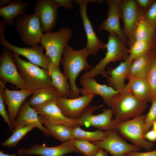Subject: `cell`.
I'll use <instances>...</instances> for the list:
<instances>
[{"label":"cell","instance_id":"obj_1","mask_svg":"<svg viewBox=\"0 0 156 156\" xmlns=\"http://www.w3.org/2000/svg\"><path fill=\"white\" fill-rule=\"evenodd\" d=\"M61 62L63 66L64 73L69 81V98H78L81 93V89L76 85L77 77L82 71L90 70L93 68L87 61V57L89 55L85 47L76 50L68 45L65 48Z\"/></svg>","mask_w":156,"mask_h":156},{"label":"cell","instance_id":"obj_2","mask_svg":"<svg viewBox=\"0 0 156 156\" xmlns=\"http://www.w3.org/2000/svg\"><path fill=\"white\" fill-rule=\"evenodd\" d=\"M146 103L137 99L128 90L124 88L114 98L110 108L115 118L112 120L109 130L116 124L142 114Z\"/></svg>","mask_w":156,"mask_h":156},{"label":"cell","instance_id":"obj_3","mask_svg":"<svg viewBox=\"0 0 156 156\" xmlns=\"http://www.w3.org/2000/svg\"><path fill=\"white\" fill-rule=\"evenodd\" d=\"M106 43L107 51L105 55L94 67L86 71L81 78L93 77L99 74L106 78L108 76L105 68L110 62L126 60L129 55V49L122 40L114 33H109Z\"/></svg>","mask_w":156,"mask_h":156},{"label":"cell","instance_id":"obj_4","mask_svg":"<svg viewBox=\"0 0 156 156\" xmlns=\"http://www.w3.org/2000/svg\"><path fill=\"white\" fill-rule=\"evenodd\" d=\"M13 54V58L18 72L28 89L34 92L44 88L52 86L50 76L47 70L29 61L21 58L19 55Z\"/></svg>","mask_w":156,"mask_h":156},{"label":"cell","instance_id":"obj_5","mask_svg":"<svg viewBox=\"0 0 156 156\" xmlns=\"http://www.w3.org/2000/svg\"><path fill=\"white\" fill-rule=\"evenodd\" d=\"M72 35V30L68 27L56 32L49 31L43 34L40 43L45 49V55L53 64L60 67L63 51Z\"/></svg>","mask_w":156,"mask_h":156},{"label":"cell","instance_id":"obj_6","mask_svg":"<svg viewBox=\"0 0 156 156\" xmlns=\"http://www.w3.org/2000/svg\"><path fill=\"white\" fill-rule=\"evenodd\" d=\"M145 117V115L142 114L116 124L113 129H115L133 144L149 151L152 149L153 144L144 137Z\"/></svg>","mask_w":156,"mask_h":156},{"label":"cell","instance_id":"obj_7","mask_svg":"<svg viewBox=\"0 0 156 156\" xmlns=\"http://www.w3.org/2000/svg\"><path fill=\"white\" fill-rule=\"evenodd\" d=\"M15 23L16 31L24 44L34 47L40 43L43 34L40 21L34 14L17 17Z\"/></svg>","mask_w":156,"mask_h":156},{"label":"cell","instance_id":"obj_8","mask_svg":"<svg viewBox=\"0 0 156 156\" xmlns=\"http://www.w3.org/2000/svg\"><path fill=\"white\" fill-rule=\"evenodd\" d=\"M6 29L5 24L2 21L0 22V44L1 45L19 55L26 57L31 63L47 70L51 62L49 58L43 53L44 48L42 45H37L31 48H21L15 46L5 39L4 31Z\"/></svg>","mask_w":156,"mask_h":156},{"label":"cell","instance_id":"obj_9","mask_svg":"<svg viewBox=\"0 0 156 156\" xmlns=\"http://www.w3.org/2000/svg\"><path fill=\"white\" fill-rule=\"evenodd\" d=\"M120 8L123 23L122 30L129 47L134 41L135 29L143 13L135 0H121Z\"/></svg>","mask_w":156,"mask_h":156},{"label":"cell","instance_id":"obj_10","mask_svg":"<svg viewBox=\"0 0 156 156\" xmlns=\"http://www.w3.org/2000/svg\"><path fill=\"white\" fill-rule=\"evenodd\" d=\"M105 131L106 135L103 139L91 142L107 151L112 156H123L128 153L140 150L136 146L125 141L115 129Z\"/></svg>","mask_w":156,"mask_h":156},{"label":"cell","instance_id":"obj_11","mask_svg":"<svg viewBox=\"0 0 156 156\" xmlns=\"http://www.w3.org/2000/svg\"><path fill=\"white\" fill-rule=\"evenodd\" d=\"M0 80L5 84L11 83L21 89L29 90L18 70L12 52L3 49L0 56Z\"/></svg>","mask_w":156,"mask_h":156},{"label":"cell","instance_id":"obj_12","mask_svg":"<svg viewBox=\"0 0 156 156\" xmlns=\"http://www.w3.org/2000/svg\"><path fill=\"white\" fill-rule=\"evenodd\" d=\"M75 2L79 6V13L87 37V44L85 47L89 55L96 54L101 49L106 48V44L101 41L96 36L87 14L86 6L90 3L101 2L100 0H75Z\"/></svg>","mask_w":156,"mask_h":156},{"label":"cell","instance_id":"obj_13","mask_svg":"<svg viewBox=\"0 0 156 156\" xmlns=\"http://www.w3.org/2000/svg\"><path fill=\"white\" fill-rule=\"evenodd\" d=\"M103 105L99 106H88L84 111L81 117L77 119L79 126H92L101 130H108L113 115L110 108L103 110L101 113L96 115L93 113L102 107Z\"/></svg>","mask_w":156,"mask_h":156},{"label":"cell","instance_id":"obj_14","mask_svg":"<svg viewBox=\"0 0 156 156\" xmlns=\"http://www.w3.org/2000/svg\"><path fill=\"white\" fill-rule=\"evenodd\" d=\"M95 95L90 94L74 99L59 96L56 99V103L65 116L70 119L77 120L81 117Z\"/></svg>","mask_w":156,"mask_h":156},{"label":"cell","instance_id":"obj_15","mask_svg":"<svg viewBox=\"0 0 156 156\" xmlns=\"http://www.w3.org/2000/svg\"><path fill=\"white\" fill-rule=\"evenodd\" d=\"M76 152L82 154L73 145L72 140L57 146L49 147L45 144H34L28 148H22L18 150L19 155H38L41 156H64L68 153Z\"/></svg>","mask_w":156,"mask_h":156},{"label":"cell","instance_id":"obj_16","mask_svg":"<svg viewBox=\"0 0 156 156\" xmlns=\"http://www.w3.org/2000/svg\"><path fill=\"white\" fill-rule=\"evenodd\" d=\"M34 109L40 115L39 118L42 125L43 122H47L53 124H62L71 127L79 126L77 119H70L63 115L56 104V99Z\"/></svg>","mask_w":156,"mask_h":156},{"label":"cell","instance_id":"obj_17","mask_svg":"<svg viewBox=\"0 0 156 156\" xmlns=\"http://www.w3.org/2000/svg\"><path fill=\"white\" fill-rule=\"evenodd\" d=\"M59 7L55 0H38L34 14L39 19L43 32L51 31L55 26Z\"/></svg>","mask_w":156,"mask_h":156},{"label":"cell","instance_id":"obj_18","mask_svg":"<svg viewBox=\"0 0 156 156\" xmlns=\"http://www.w3.org/2000/svg\"><path fill=\"white\" fill-rule=\"evenodd\" d=\"M121 0H107V17L99 26L100 30H105L109 33L116 34L128 46L127 41L122 29L120 28V20L121 18L120 8Z\"/></svg>","mask_w":156,"mask_h":156},{"label":"cell","instance_id":"obj_19","mask_svg":"<svg viewBox=\"0 0 156 156\" xmlns=\"http://www.w3.org/2000/svg\"><path fill=\"white\" fill-rule=\"evenodd\" d=\"M80 82L82 86L80 92L83 95H98L103 100L104 103L110 108L114 97L121 91H116L109 86L98 83L93 77L81 78Z\"/></svg>","mask_w":156,"mask_h":156},{"label":"cell","instance_id":"obj_20","mask_svg":"<svg viewBox=\"0 0 156 156\" xmlns=\"http://www.w3.org/2000/svg\"><path fill=\"white\" fill-rule=\"evenodd\" d=\"M37 111L29 104L27 100H26L20 108L12 125V131L21 127L31 125L39 129L45 135H50L48 131L41 123Z\"/></svg>","mask_w":156,"mask_h":156},{"label":"cell","instance_id":"obj_21","mask_svg":"<svg viewBox=\"0 0 156 156\" xmlns=\"http://www.w3.org/2000/svg\"><path fill=\"white\" fill-rule=\"evenodd\" d=\"M33 93L28 89L11 90L5 87L3 97L4 103L8 106V115L12 125L22 104L27 98Z\"/></svg>","mask_w":156,"mask_h":156},{"label":"cell","instance_id":"obj_22","mask_svg":"<svg viewBox=\"0 0 156 156\" xmlns=\"http://www.w3.org/2000/svg\"><path fill=\"white\" fill-rule=\"evenodd\" d=\"M132 62L128 57L115 68L107 67L106 71L108 76L106 78L109 86L118 91H121L124 89L126 85L125 79L129 75Z\"/></svg>","mask_w":156,"mask_h":156},{"label":"cell","instance_id":"obj_23","mask_svg":"<svg viewBox=\"0 0 156 156\" xmlns=\"http://www.w3.org/2000/svg\"><path fill=\"white\" fill-rule=\"evenodd\" d=\"M51 80V85L56 90L59 96L67 98L69 97L70 90V84L68 79L60 71V67L55 66L51 62L47 68Z\"/></svg>","mask_w":156,"mask_h":156},{"label":"cell","instance_id":"obj_24","mask_svg":"<svg viewBox=\"0 0 156 156\" xmlns=\"http://www.w3.org/2000/svg\"><path fill=\"white\" fill-rule=\"evenodd\" d=\"M128 83L125 87L140 101L146 103L151 101V90L146 79L128 77Z\"/></svg>","mask_w":156,"mask_h":156},{"label":"cell","instance_id":"obj_25","mask_svg":"<svg viewBox=\"0 0 156 156\" xmlns=\"http://www.w3.org/2000/svg\"><path fill=\"white\" fill-rule=\"evenodd\" d=\"M29 4L20 0H11L8 5L0 8V16L5 24L12 26L15 18L26 14L25 10Z\"/></svg>","mask_w":156,"mask_h":156},{"label":"cell","instance_id":"obj_26","mask_svg":"<svg viewBox=\"0 0 156 156\" xmlns=\"http://www.w3.org/2000/svg\"><path fill=\"white\" fill-rule=\"evenodd\" d=\"M153 53L150 50L134 60L132 62L128 77L146 79Z\"/></svg>","mask_w":156,"mask_h":156},{"label":"cell","instance_id":"obj_27","mask_svg":"<svg viewBox=\"0 0 156 156\" xmlns=\"http://www.w3.org/2000/svg\"><path fill=\"white\" fill-rule=\"evenodd\" d=\"M27 100L29 104L36 109L49 101L56 99L59 96L56 89L53 86L40 89L34 92Z\"/></svg>","mask_w":156,"mask_h":156},{"label":"cell","instance_id":"obj_28","mask_svg":"<svg viewBox=\"0 0 156 156\" xmlns=\"http://www.w3.org/2000/svg\"><path fill=\"white\" fill-rule=\"evenodd\" d=\"M45 127L51 135L62 143L74 139L71 132V127L60 124H53L47 122H43Z\"/></svg>","mask_w":156,"mask_h":156},{"label":"cell","instance_id":"obj_29","mask_svg":"<svg viewBox=\"0 0 156 156\" xmlns=\"http://www.w3.org/2000/svg\"><path fill=\"white\" fill-rule=\"evenodd\" d=\"M79 126L71 127L74 138L89 142H96L103 139L106 137V131L98 129L93 131H87L81 129Z\"/></svg>","mask_w":156,"mask_h":156},{"label":"cell","instance_id":"obj_30","mask_svg":"<svg viewBox=\"0 0 156 156\" xmlns=\"http://www.w3.org/2000/svg\"><path fill=\"white\" fill-rule=\"evenodd\" d=\"M154 29L145 20L142 15L135 29L134 40H142L150 42Z\"/></svg>","mask_w":156,"mask_h":156},{"label":"cell","instance_id":"obj_31","mask_svg":"<svg viewBox=\"0 0 156 156\" xmlns=\"http://www.w3.org/2000/svg\"><path fill=\"white\" fill-rule=\"evenodd\" d=\"M36 127L27 125L19 128L12 131V135L7 140L1 144L3 147L12 148L16 146L18 143L30 131Z\"/></svg>","mask_w":156,"mask_h":156},{"label":"cell","instance_id":"obj_32","mask_svg":"<svg viewBox=\"0 0 156 156\" xmlns=\"http://www.w3.org/2000/svg\"><path fill=\"white\" fill-rule=\"evenodd\" d=\"M150 42L135 40L129 47L128 58L132 62L146 53L150 50Z\"/></svg>","mask_w":156,"mask_h":156},{"label":"cell","instance_id":"obj_33","mask_svg":"<svg viewBox=\"0 0 156 156\" xmlns=\"http://www.w3.org/2000/svg\"><path fill=\"white\" fill-rule=\"evenodd\" d=\"M72 141L76 148L81 152L82 155L86 156H94L100 148L89 141L75 138Z\"/></svg>","mask_w":156,"mask_h":156},{"label":"cell","instance_id":"obj_34","mask_svg":"<svg viewBox=\"0 0 156 156\" xmlns=\"http://www.w3.org/2000/svg\"><path fill=\"white\" fill-rule=\"evenodd\" d=\"M146 79L150 87L151 101L152 102L156 98V54H153Z\"/></svg>","mask_w":156,"mask_h":156},{"label":"cell","instance_id":"obj_35","mask_svg":"<svg viewBox=\"0 0 156 156\" xmlns=\"http://www.w3.org/2000/svg\"><path fill=\"white\" fill-rule=\"evenodd\" d=\"M151 102V105L148 112L145 115L144 134L149 130L153 123L156 120V98Z\"/></svg>","mask_w":156,"mask_h":156},{"label":"cell","instance_id":"obj_36","mask_svg":"<svg viewBox=\"0 0 156 156\" xmlns=\"http://www.w3.org/2000/svg\"><path fill=\"white\" fill-rule=\"evenodd\" d=\"M5 84L0 80V114L5 122L8 125L12 132L13 129L12 124L10 121L9 116L7 112L4 105L3 94Z\"/></svg>","mask_w":156,"mask_h":156},{"label":"cell","instance_id":"obj_37","mask_svg":"<svg viewBox=\"0 0 156 156\" xmlns=\"http://www.w3.org/2000/svg\"><path fill=\"white\" fill-rule=\"evenodd\" d=\"M145 20L154 28H156V0L144 13Z\"/></svg>","mask_w":156,"mask_h":156},{"label":"cell","instance_id":"obj_38","mask_svg":"<svg viewBox=\"0 0 156 156\" xmlns=\"http://www.w3.org/2000/svg\"><path fill=\"white\" fill-rule=\"evenodd\" d=\"M155 0H135L141 11L144 13L151 5Z\"/></svg>","mask_w":156,"mask_h":156},{"label":"cell","instance_id":"obj_39","mask_svg":"<svg viewBox=\"0 0 156 156\" xmlns=\"http://www.w3.org/2000/svg\"><path fill=\"white\" fill-rule=\"evenodd\" d=\"M128 156H156V150L147 152H131L126 154Z\"/></svg>","mask_w":156,"mask_h":156},{"label":"cell","instance_id":"obj_40","mask_svg":"<svg viewBox=\"0 0 156 156\" xmlns=\"http://www.w3.org/2000/svg\"><path fill=\"white\" fill-rule=\"evenodd\" d=\"M59 7L62 6L70 10L73 8V0H55Z\"/></svg>","mask_w":156,"mask_h":156},{"label":"cell","instance_id":"obj_41","mask_svg":"<svg viewBox=\"0 0 156 156\" xmlns=\"http://www.w3.org/2000/svg\"><path fill=\"white\" fill-rule=\"evenodd\" d=\"M150 50L156 54V28L154 29L150 41Z\"/></svg>","mask_w":156,"mask_h":156},{"label":"cell","instance_id":"obj_42","mask_svg":"<svg viewBox=\"0 0 156 156\" xmlns=\"http://www.w3.org/2000/svg\"><path fill=\"white\" fill-rule=\"evenodd\" d=\"M144 137L149 142L156 141V132L153 129L149 130L144 134Z\"/></svg>","mask_w":156,"mask_h":156},{"label":"cell","instance_id":"obj_43","mask_svg":"<svg viewBox=\"0 0 156 156\" xmlns=\"http://www.w3.org/2000/svg\"><path fill=\"white\" fill-rule=\"evenodd\" d=\"M108 152L104 149L100 148L97 153L94 156H107Z\"/></svg>","mask_w":156,"mask_h":156},{"label":"cell","instance_id":"obj_44","mask_svg":"<svg viewBox=\"0 0 156 156\" xmlns=\"http://www.w3.org/2000/svg\"><path fill=\"white\" fill-rule=\"evenodd\" d=\"M11 0H0V7L2 8L8 5Z\"/></svg>","mask_w":156,"mask_h":156},{"label":"cell","instance_id":"obj_45","mask_svg":"<svg viewBox=\"0 0 156 156\" xmlns=\"http://www.w3.org/2000/svg\"><path fill=\"white\" fill-rule=\"evenodd\" d=\"M0 156H30L28 155H16V154H8L3 153V151H0Z\"/></svg>","mask_w":156,"mask_h":156},{"label":"cell","instance_id":"obj_46","mask_svg":"<svg viewBox=\"0 0 156 156\" xmlns=\"http://www.w3.org/2000/svg\"><path fill=\"white\" fill-rule=\"evenodd\" d=\"M152 127V129L156 132V120L153 123Z\"/></svg>","mask_w":156,"mask_h":156},{"label":"cell","instance_id":"obj_47","mask_svg":"<svg viewBox=\"0 0 156 156\" xmlns=\"http://www.w3.org/2000/svg\"><path fill=\"white\" fill-rule=\"evenodd\" d=\"M123 156H128L127 154H125L123 155Z\"/></svg>","mask_w":156,"mask_h":156}]
</instances>
